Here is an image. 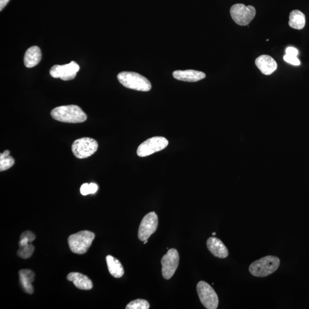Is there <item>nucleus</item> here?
I'll list each match as a JSON object with an SVG mask.
<instances>
[{"mask_svg": "<svg viewBox=\"0 0 309 309\" xmlns=\"http://www.w3.org/2000/svg\"><path fill=\"white\" fill-rule=\"evenodd\" d=\"M198 295L201 303L207 309H216L219 304L218 297L214 289L205 281L197 286Z\"/></svg>", "mask_w": 309, "mask_h": 309, "instance_id": "obj_7", "label": "nucleus"}, {"mask_svg": "<svg viewBox=\"0 0 309 309\" xmlns=\"http://www.w3.org/2000/svg\"><path fill=\"white\" fill-rule=\"evenodd\" d=\"M9 151L6 150L0 154V171H6L14 165V160L9 156Z\"/></svg>", "mask_w": 309, "mask_h": 309, "instance_id": "obj_20", "label": "nucleus"}, {"mask_svg": "<svg viewBox=\"0 0 309 309\" xmlns=\"http://www.w3.org/2000/svg\"><path fill=\"white\" fill-rule=\"evenodd\" d=\"M21 238L27 239L31 243L35 240L36 236L31 232L26 231L22 233L20 236V239Z\"/></svg>", "mask_w": 309, "mask_h": 309, "instance_id": "obj_24", "label": "nucleus"}, {"mask_svg": "<svg viewBox=\"0 0 309 309\" xmlns=\"http://www.w3.org/2000/svg\"><path fill=\"white\" fill-rule=\"evenodd\" d=\"M173 77L180 81L197 82L205 78L206 74L202 72L195 70H178L173 73Z\"/></svg>", "mask_w": 309, "mask_h": 309, "instance_id": "obj_14", "label": "nucleus"}, {"mask_svg": "<svg viewBox=\"0 0 309 309\" xmlns=\"http://www.w3.org/2000/svg\"><path fill=\"white\" fill-rule=\"evenodd\" d=\"M284 59L286 62L293 66H299L301 64L300 60L298 59L296 56H290L286 54L284 56Z\"/></svg>", "mask_w": 309, "mask_h": 309, "instance_id": "obj_23", "label": "nucleus"}, {"mask_svg": "<svg viewBox=\"0 0 309 309\" xmlns=\"http://www.w3.org/2000/svg\"><path fill=\"white\" fill-rule=\"evenodd\" d=\"M10 0H0V10H2L4 8L7 3L9 2Z\"/></svg>", "mask_w": 309, "mask_h": 309, "instance_id": "obj_28", "label": "nucleus"}, {"mask_svg": "<svg viewBox=\"0 0 309 309\" xmlns=\"http://www.w3.org/2000/svg\"><path fill=\"white\" fill-rule=\"evenodd\" d=\"M42 55L40 49L37 46H33L28 49L24 56V65L26 67H35L40 62Z\"/></svg>", "mask_w": 309, "mask_h": 309, "instance_id": "obj_16", "label": "nucleus"}, {"mask_svg": "<svg viewBox=\"0 0 309 309\" xmlns=\"http://www.w3.org/2000/svg\"><path fill=\"white\" fill-rule=\"evenodd\" d=\"M79 70L80 67L75 62H71L65 65L53 66L50 73L52 77L60 78L64 81H68L75 78Z\"/></svg>", "mask_w": 309, "mask_h": 309, "instance_id": "obj_11", "label": "nucleus"}, {"mask_svg": "<svg viewBox=\"0 0 309 309\" xmlns=\"http://www.w3.org/2000/svg\"><path fill=\"white\" fill-rule=\"evenodd\" d=\"M67 280L73 282L75 286L79 289L88 290L93 288L91 280L85 275L80 273H70L68 275Z\"/></svg>", "mask_w": 309, "mask_h": 309, "instance_id": "obj_15", "label": "nucleus"}, {"mask_svg": "<svg viewBox=\"0 0 309 309\" xmlns=\"http://www.w3.org/2000/svg\"><path fill=\"white\" fill-rule=\"evenodd\" d=\"M231 14L235 23L240 26H246L254 19L256 10L251 5L246 6L242 3H236L232 6Z\"/></svg>", "mask_w": 309, "mask_h": 309, "instance_id": "obj_6", "label": "nucleus"}, {"mask_svg": "<svg viewBox=\"0 0 309 309\" xmlns=\"http://www.w3.org/2000/svg\"><path fill=\"white\" fill-rule=\"evenodd\" d=\"M158 226V217L154 212H150L143 218L138 231L139 240L145 242L156 232Z\"/></svg>", "mask_w": 309, "mask_h": 309, "instance_id": "obj_10", "label": "nucleus"}, {"mask_svg": "<svg viewBox=\"0 0 309 309\" xmlns=\"http://www.w3.org/2000/svg\"><path fill=\"white\" fill-rule=\"evenodd\" d=\"M20 284L24 292L32 295L34 292L32 282L35 280V273L31 270L23 269L19 271Z\"/></svg>", "mask_w": 309, "mask_h": 309, "instance_id": "obj_17", "label": "nucleus"}, {"mask_svg": "<svg viewBox=\"0 0 309 309\" xmlns=\"http://www.w3.org/2000/svg\"><path fill=\"white\" fill-rule=\"evenodd\" d=\"M97 142L89 138L78 139L72 146V152L78 159H85L92 156L97 152Z\"/></svg>", "mask_w": 309, "mask_h": 309, "instance_id": "obj_5", "label": "nucleus"}, {"mask_svg": "<svg viewBox=\"0 0 309 309\" xmlns=\"http://www.w3.org/2000/svg\"><path fill=\"white\" fill-rule=\"evenodd\" d=\"M148 240H145V242H144V244H146V243H147V242H148Z\"/></svg>", "mask_w": 309, "mask_h": 309, "instance_id": "obj_29", "label": "nucleus"}, {"mask_svg": "<svg viewBox=\"0 0 309 309\" xmlns=\"http://www.w3.org/2000/svg\"><path fill=\"white\" fill-rule=\"evenodd\" d=\"M34 250L35 247L31 243L26 244L24 246H20L19 250L17 251V255L21 258L27 259L31 257Z\"/></svg>", "mask_w": 309, "mask_h": 309, "instance_id": "obj_21", "label": "nucleus"}, {"mask_svg": "<svg viewBox=\"0 0 309 309\" xmlns=\"http://www.w3.org/2000/svg\"><path fill=\"white\" fill-rule=\"evenodd\" d=\"M207 247L215 257L226 258L229 255L227 247L222 241L215 237H210L207 240Z\"/></svg>", "mask_w": 309, "mask_h": 309, "instance_id": "obj_13", "label": "nucleus"}, {"mask_svg": "<svg viewBox=\"0 0 309 309\" xmlns=\"http://www.w3.org/2000/svg\"><path fill=\"white\" fill-rule=\"evenodd\" d=\"M95 237V233L86 231L71 235L68 239L71 250L75 254L85 253L91 246Z\"/></svg>", "mask_w": 309, "mask_h": 309, "instance_id": "obj_4", "label": "nucleus"}, {"mask_svg": "<svg viewBox=\"0 0 309 309\" xmlns=\"http://www.w3.org/2000/svg\"><path fill=\"white\" fill-rule=\"evenodd\" d=\"M213 235H216V232H213L212 233Z\"/></svg>", "mask_w": 309, "mask_h": 309, "instance_id": "obj_30", "label": "nucleus"}, {"mask_svg": "<svg viewBox=\"0 0 309 309\" xmlns=\"http://www.w3.org/2000/svg\"><path fill=\"white\" fill-rule=\"evenodd\" d=\"M80 193L82 195L85 196L90 194L89 184L84 183L80 187Z\"/></svg>", "mask_w": 309, "mask_h": 309, "instance_id": "obj_25", "label": "nucleus"}, {"mask_svg": "<svg viewBox=\"0 0 309 309\" xmlns=\"http://www.w3.org/2000/svg\"><path fill=\"white\" fill-rule=\"evenodd\" d=\"M90 194H95L98 190V186L96 184L91 183L89 184Z\"/></svg>", "mask_w": 309, "mask_h": 309, "instance_id": "obj_27", "label": "nucleus"}, {"mask_svg": "<svg viewBox=\"0 0 309 309\" xmlns=\"http://www.w3.org/2000/svg\"><path fill=\"white\" fill-rule=\"evenodd\" d=\"M306 23L305 14L299 10L292 11L290 13L289 24L290 27L300 30L304 28Z\"/></svg>", "mask_w": 309, "mask_h": 309, "instance_id": "obj_19", "label": "nucleus"}, {"mask_svg": "<svg viewBox=\"0 0 309 309\" xmlns=\"http://www.w3.org/2000/svg\"><path fill=\"white\" fill-rule=\"evenodd\" d=\"M179 263L178 251L175 248L169 249L167 254L162 257L161 260L162 276L165 280H169L174 276L178 268Z\"/></svg>", "mask_w": 309, "mask_h": 309, "instance_id": "obj_9", "label": "nucleus"}, {"mask_svg": "<svg viewBox=\"0 0 309 309\" xmlns=\"http://www.w3.org/2000/svg\"><path fill=\"white\" fill-rule=\"evenodd\" d=\"M118 79L127 88L143 92H148L152 89V84L148 78L133 72H122L118 74Z\"/></svg>", "mask_w": 309, "mask_h": 309, "instance_id": "obj_3", "label": "nucleus"}, {"mask_svg": "<svg viewBox=\"0 0 309 309\" xmlns=\"http://www.w3.org/2000/svg\"><path fill=\"white\" fill-rule=\"evenodd\" d=\"M286 54L297 57L298 55H299V51L296 48L288 47L286 50Z\"/></svg>", "mask_w": 309, "mask_h": 309, "instance_id": "obj_26", "label": "nucleus"}, {"mask_svg": "<svg viewBox=\"0 0 309 309\" xmlns=\"http://www.w3.org/2000/svg\"><path fill=\"white\" fill-rule=\"evenodd\" d=\"M150 304L145 300L138 299L131 302L126 306V309H149Z\"/></svg>", "mask_w": 309, "mask_h": 309, "instance_id": "obj_22", "label": "nucleus"}, {"mask_svg": "<svg viewBox=\"0 0 309 309\" xmlns=\"http://www.w3.org/2000/svg\"><path fill=\"white\" fill-rule=\"evenodd\" d=\"M255 65L263 74L270 75L277 69V63L269 55H261L255 60Z\"/></svg>", "mask_w": 309, "mask_h": 309, "instance_id": "obj_12", "label": "nucleus"}, {"mask_svg": "<svg viewBox=\"0 0 309 309\" xmlns=\"http://www.w3.org/2000/svg\"><path fill=\"white\" fill-rule=\"evenodd\" d=\"M280 265V260L278 257L266 256L252 262L249 267V271L255 277H265L274 273Z\"/></svg>", "mask_w": 309, "mask_h": 309, "instance_id": "obj_2", "label": "nucleus"}, {"mask_svg": "<svg viewBox=\"0 0 309 309\" xmlns=\"http://www.w3.org/2000/svg\"><path fill=\"white\" fill-rule=\"evenodd\" d=\"M168 145L167 139L155 137L148 139L139 146L137 154L140 157H146L154 153L160 152Z\"/></svg>", "mask_w": 309, "mask_h": 309, "instance_id": "obj_8", "label": "nucleus"}, {"mask_svg": "<svg viewBox=\"0 0 309 309\" xmlns=\"http://www.w3.org/2000/svg\"><path fill=\"white\" fill-rule=\"evenodd\" d=\"M53 119L68 123H80L87 119L85 112L76 105H64L56 107L51 111Z\"/></svg>", "mask_w": 309, "mask_h": 309, "instance_id": "obj_1", "label": "nucleus"}, {"mask_svg": "<svg viewBox=\"0 0 309 309\" xmlns=\"http://www.w3.org/2000/svg\"><path fill=\"white\" fill-rule=\"evenodd\" d=\"M106 262L109 272L113 277L116 278H120L123 277L124 270L122 263L120 262L119 260L111 255H107Z\"/></svg>", "mask_w": 309, "mask_h": 309, "instance_id": "obj_18", "label": "nucleus"}]
</instances>
